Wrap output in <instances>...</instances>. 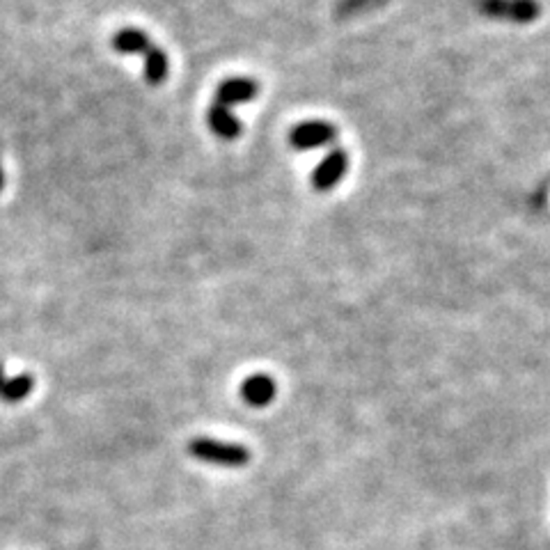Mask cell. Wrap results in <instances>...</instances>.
Instances as JSON below:
<instances>
[{
    "label": "cell",
    "instance_id": "obj_1",
    "mask_svg": "<svg viewBox=\"0 0 550 550\" xmlns=\"http://www.w3.org/2000/svg\"><path fill=\"white\" fill-rule=\"evenodd\" d=\"M189 452L200 461L223 468H243L250 461L248 447L238 445V443H220L216 438H193L189 443Z\"/></svg>",
    "mask_w": 550,
    "mask_h": 550
},
{
    "label": "cell",
    "instance_id": "obj_2",
    "mask_svg": "<svg viewBox=\"0 0 550 550\" xmlns=\"http://www.w3.org/2000/svg\"><path fill=\"white\" fill-rule=\"evenodd\" d=\"M338 138V129L322 119H310V122H301L289 131V144L298 152H310V149H319L323 144H331Z\"/></svg>",
    "mask_w": 550,
    "mask_h": 550
},
{
    "label": "cell",
    "instance_id": "obj_3",
    "mask_svg": "<svg viewBox=\"0 0 550 550\" xmlns=\"http://www.w3.org/2000/svg\"><path fill=\"white\" fill-rule=\"evenodd\" d=\"M349 170V156L344 149H332L331 154L314 168L312 172V186L322 193L332 191L342 182V177Z\"/></svg>",
    "mask_w": 550,
    "mask_h": 550
},
{
    "label": "cell",
    "instance_id": "obj_4",
    "mask_svg": "<svg viewBox=\"0 0 550 550\" xmlns=\"http://www.w3.org/2000/svg\"><path fill=\"white\" fill-rule=\"evenodd\" d=\"M259 95V85L250 79H229L223 80L216 89V104L232 108L238 104H248Z\"/></svg>",
    "mask_w": 550,
    "mask_h": 550
},
{
    "label": "cell",
    "instance_id": "obj_5",
    "mask_svg": "<svg viewBox=\"0 0 550 550\" xmlns=\"http://www.w3.org/2000/svg\"><path fill=\"white\" fill-rule=\"evenodd\" d=\"M278 395V386L268 374H253L241 383V396L243 402L253 408H264L275 399Z\"/></svg>",
    "mask_w": 550,
    "mask_h": 550
},
{
    "label": "cell",
    "instance_id": "obj_6",
    "mask_svg": "<svg viewBox=\"0 0 550 550\" xmlns=\"http://www.w3.org/2000/svg\"><path fill=\"white\" fill-rule=\"evenodd\" d=\"M207 122H209V126H211L213 134L220 135L223 140L238 138L243 131L241 122H238V117H234L232 110L225 108V106H219V104H213L211 108H209Z\"/></svg>",
    "mask_w": 550,
    "mask_h": 550
},
{
    "label": "cell",
    "instance_id": "obj_7",
    "mask_svg": "<svg viewBox=\"0 0 550 550\" xmlns=\"http://www.w3.org/2000/svg\"><path fill=\"white\" fill-rule=\"evenodd\" d=\"M113 49L117 53L134 55V53H147L152 49V40H149L147 33L138 28H122L119 33H115L113 37Z\"/></svg>",
    "mask_w": 550,
    "mask_h": 550
},
{
    "label": "cell",
    "instance_id": "obj_8",
    "mask_svg": "<svg viewBox=\"0 0 550 550\" xmlns=\"http://www.w3.org/2000/svg\"><path fill=\"white\" fill-rule=\"evenodd\" d=\"M144 58V80L149 85H161L165 79H168V70H170V60L168 53L159 46L152 44V49L143 55Z\"/></svg>",
    "mask_w": 550,
    "mask_h": 550
},
{
    "label": "cell",
    "instance_id": "obj_9",
    "mask_svg": "<svg viewBox=\"0 0 550 550\" xmlns=\"http://www.w3.org/2000/svg\"><path fill=\"white\" fill-rule=\"evenodd\" d=\"M35 387V381L28 374H21L16 378H7L5 372H3V365H0V399L5 402H23L25 396L33 392Z\"/></svg>",
    "mask_w": 550,
    "mask_h": 550
},
{
    "label": "cell",
    "instance_id": "obj_10",
    "mask_svg": "<svg viewBox=\"0 0 550 550\" xmlns=\"http://www.w3.org/2000/svg\"><path fill=\"white\" fill-rule=\"evenodd\" d=\"M541 5L539 0H509V12H507V21L511 23H532L539 19Z\"/></svg>",
    "mask_w": 550,
    "mask_h": 550
},
{
    "label": "cell",
    "instance_id": "obj_11",
    "mask_svg": "<svg viewBox=\"0 0 550 550\" xmlns=\"http://www.w3.org/2000/svg\"><path fill=\"white\" fill-rule=\"evenodd\" d=\"M3 186H5V174H3V168H0V191H3Z\"/></svg>",
    "mask_w": 550,
    "mask_h": 550
}]
</instances>
